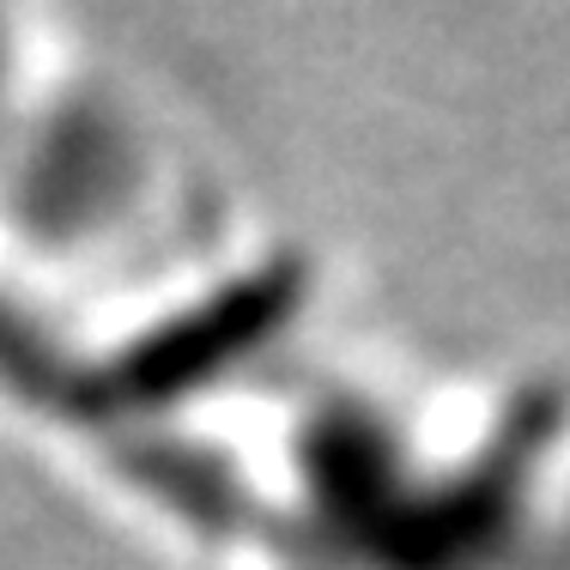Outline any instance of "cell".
Listing matches in <instances>:
<instances>
[{
  "label": "cell",
  "instance_id": "cell-1",
  "mask_svg": "<svg viewBox=\"0 0 570 570\" xmlns=\"http://www.w3.org/2000/svg\"><path fill=\"white\" fill-rule=\"evenodd\" d=\"M37 98H43V86H37V43L24 31L19 7L0 0V165L12 158L24 121L37 116Z\"/></svg>",
  "mask_w": 570,
  "mask_h": 570
}]
</instances>
